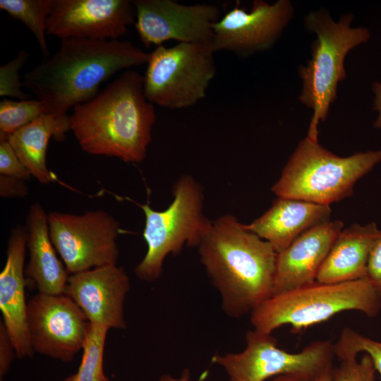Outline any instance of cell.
I'll return each mask as SVG.
<instances>
[{
    "label": "cell",
    "mask_w": 381,
    "mask_h": 381,
    "mask_svg": "<svg viewBox=\"0 0 381 381\" xmlns=\"http://www.w3.org/2000/svg\"><path fill=\"white\" fill-rule=\"evenodd\" d=\"M212 44L179 43L157 46L149 53L143 75L147 99L161 107L178 109L202 99L216 73Z\"/></svg>",
    "instance_id": "8"
},
{
    "label": "cell",
    "mask_w": 381,
    "mask_h": 381,
    "mask_svg": "<svg viewBox=\"0 0 381 381\" xmlns=\"http://www.w3.org/2000/svg\"><path fill=\"white\" fill-rule=\"evenodd\" d=\"M27 315L34 351L67 363L83 349L90 322L65 294L38 293L28 302Z\"/></svg>",
    "instance_id": "11"
},
{
    "label": "cell",
    "mask_w": 381,
    "mask_h": 381,
    "mask_svg": "<svg viewBox=\"0 0 381 381\" xmlns=\"http://www.w3.org/2000/svg\"><path fill=\"white\" fill-rule=\"evenodd\" d=\"M334 344L314 341L301 351L289 353L278 347L272 335L255 329L246 334V347L239 353L214 354L213 363L226 371L229 381H265L283 375H296L315 380L333 366Z\"/></svg>",
    "instance_id": "9"
},
{
    "label": "cell",
    "mask_w": 381,
    "mask_h": 381,
    "mask_svg": "<svg viewBox=\"0 0 381 381\" xmlns=\"http://www.w3.org/2000/svg\"><path fill=\"white\" fill-rule=\"evenodd\" d=\"M0 174L25 181L32 176L7 138H0Z\"/></svg>",
    "instance_id": "28"
},
{
    "label": "cell",
    "mask_w": 381,
    "mask_h": 381,
    "mask_svg": "<svg viewBox=\"0 0 381 381\" xmlns=\"http://www.w3.org/2000/svg\"><path fill=\"white\" fill-rule=\"evenodd\" d=\"M334 348L335 356L339 361L357 358L361 353L369 355L381 378V341L368 337L353 329L345 327L334 344Z\"/></svg>",
    "instance_id": "25"
},
{
    "label": "cell",
    "mask_w": 381,
    "mask_h": 381,
    "mask_svg": "<svg viewBox=\"0 0 381 381\" xmlns=\"http://www.w3.org/2000/svg\"><path fill=\"white\" fill-rule=\"evenodd\" d=\"M46 113L38 99L16 101L4 99L0 102V138L9 135Z\"/></svg>",
    "instance_id": "24"
},
{
    "label": "cell",
    "mask_w": 381,
    "mask_h": 381,
    "mask_svg": "<svg viewBox=\"0 0 381 381\" xmlns=\"http://www.w3.org/2000/svg\"><path fill=\"white\" fill-rule=\"evenodd\" d=\"M16 351L8 332L0 322V379L4 378L7 373L14 358Z\"/></svg>",
    "instance_id": "30"
},
{
    "label": "cell",
    "mask_w": 381,
    "mask_h": 381,
    "mask_svg": "<svg viewBox=\"0 0 381 381\" xmlns=\"http://www.w3.org/2000/svg\"><path fill=\"white\" fill-rule=\"evenodd\" d=\"M109 329L90 323L83 347V356L78 371V381H110L104 374L103 357L106 337Z\"/></svg>",
    "instance_id": "23"
},
{
    "label": "cell",
    "mask_w": 381,
    "mask_h": 381,
    "mask_svg": "<svg viewBox=\"0 0 381 381\" xmlns=\"http://www.w3.org/2000/svg\"><path fill=\"white\" fill-rule=\"evenodd\" d=\"M135 23L143 45L179 43L212 44V25L219 20L218 7L207 4L183 5L172 0H134Z\"/></svg>",
    "instance_id": "13"
},
{
    "label": "cell",
    "mask_w": 381,
    "mask_h": 381,
    "mask_svg": "<svg viewBox=\"0 0 381 381\" xmlns=\"http://www.w3.org/2000/svg\"><path fill=\"white\" fill-rule=\"evenodd\" d=\"M343 227L339 220L323 222L303 233L277 253L272 296L315 282Z\"/></svg>",
    "instance_id": "17"
},
{
    "label": "cell",
    "mask_w": 381,
    "mask_h": 381,
    "mask_svg": "<svg viewBox=\"0 0 381 381\" xmlns=\"http://www.w3.org/2000/svg\"><path fill=\"white\" fill-rule=\"evenodd\" d=\"M28 189L25 180L1 175L0 195L5 198L25 197Z\"/></svg>",
    "instance_id": "31"
},
{
    "label": "cell",
    "mask_w": 381,
    "mask_h": 381,
    "mask_svg": "<svg viewBox=\"0 0 381 381\" xmlns=\"http://www.w3.org/2000/svg\"><path fill=\"white\" fill-rule=\"evenodd\" d=\"M135 12L129 0H55L46 31L61 40H118L134 23Z\"/></svg>",
    "instance_id": "14"
},
{
    "label": "cell",
    "mask_w": 381,
    "mask_h": 381,
    "mask_svg": "<svg viewBox=\"0 0 381 381\" xmlns=\"http://www.w3.org/2000/svg\"><path fill=\"white\" fill-rule=\"evenodd\" d=\"M381 162V150L339 157L318 140L302 139L271 190L278 198L329 205L349 196L356 181Z\"/></svg>",
    "instance_id": "6"
},
{
    "label": "cell",
    "mask_w": 381,
    "mask_h": 381,
    "mask_svg": "<svg viewBox=\"0 0 381 381\" xmlns=\"http://www.w3.org/2000/svg\"><path fill=\"white\" fill-rule=\"evenodd\" d=\"M69 118L85 152L138 163L146 157L156 114L144 94L143 75L126 70L91 100L75 106Z\"/></svg>",
    "instance_id": "3"
},
{
    "label": "cell",
    "mask_w": 381,
    "mask_h": 381,
    "mask_svg": "<svg viewBox=\"0 0 381 381\" xmlns=\"http://www.w3.org/2000/svg\"><path fill=\"white\" fill-rule=\"evenodd\" d=\"M130 290L126 270L117 265L92 268L69 276L64 293L91 324L126 329L123 306Z\"/></svg>",
    "instance_id": "15"
},
{
    "label": "cell",
    "mask_w": 381,
    "mask_h": 381,
    "mask_svg": "<svg viewBox=\"0 0 381 381\" xmlns=\"http://www.w3.org/2000/svg\"><path fill=\"white\" fill-rule=\"evenodd\" d=\"M61 381H78L75 374L71 375Z\"/></svg>",
    "instance_id": "36"
},
{
    "label": "cell",
    "mask_w": 381,
    "mask_h": 381,
    "mask_svg": "<svg viewBox=\"0 0 381 381\" xmlns=\"http://www.w3.org/2000/svg\"><path fill=\"white\" fill-rule=\"evenodd\" d=\"M334 366H332L323 373H322L318 377H317L313 381H333L332 379V369Z\"/></svg>",
    "instance_id": "35"
},
{
    "label": "cell",
    "mask_w": 381,
    "mask_h": 381,
    "mask_svg": "<svg viewBox=\"0 0 381 381\" xmlns=\"http://www.w3.org/2000/svg\"><path fill=\"white\" fill-rule=\"evenodd\" d=\"M29 58L28 53L21 50L17 56L0 67V96L28 99L31 95L23 90V83L20 80L19 71Z\"/></svg>",
    "instance_id": "26"
},
{
    "label": "cell",
    "mask_w": 381,
    "mask_h": 381,
    "mask_svg": "<svg viewBox=\"0 0 381 381\" xmlns=\"http://www.w3.org/2000/svg\"><path fill=\"white\" fill-rule=\"evenodd\" d=\"M357 310L374 318L381 296L366 279L341 283H313L271 296L250 313L253 329L272 334L288 325L300 333L343 311Z\"/></svg>",
    "instance_id": "4"
},
{
    "label": "cell",
    "mask_w": 381,
    "mask_h": 381,
    "mask_svg": "<svg viewBox=\"0 0 381 381\" xmlns=\"http://www.w3.org/2000/svg\"><path fill=\"white\" fill-rule=\"evenodd\" d=\"M353 18L347 13L336 22L325 9L311 11L304 17L306 30L317 37L310 60L298 68L302 80L298 99L313 111L307 133L311 139L318 140L319 123L326 120L337 99L338 85L346 78V56L370 37L367 28L351 26Z\"/></svg>",
    "instance_id": "5"
},
{
    "label": "cell",
    "mask_w": 381,
    "mask_h": 381,
    "mask_svg": "<svg viewBox=\"0 0 381 381\" xmlns=\"http://www.w3.org/2000/svg\"><path fill=\"white\" fill-rule=\"evenodd\" d=\"M28 239L27 227L13 229L8 241L6 260L0 274V310L3 324L11 338L16 357H31L34 351L28 327L24 262Z\"/></svg>",
    "instance_id": "16"
},
{
    "label": "cell",
    "mask_w": 381,
    "mask_h": 381,
    "mask_svg": "<svg viewBox=\"0 0 381 381\" xmlns=\"http://www.w3.org/2000/svg\"><path fill=\"white\" fill-rule=\"evenodd\" d=\"M148 56L129 41L62 39L55 54L24 74L23 87L46 113L66 115L71 107L94 98L119 71L147 64Z\"/></svg>",
    "instance_id": "1"
},
{
    "label": "cell",
    "mask_w": 381,
    "mask_h": 381,
    "mask_svg": "<svg viewBox=\"0 0 381 381\" xmlns=\"http://www.w3.org/2000/svg\"><path fill=\"white\" fill-rule=\"evenodd\" d=\"M366 279L381 296V230L369 256Z\"/></svg>",
    "instance_id": "29"
},
{
    "label": "cell",
    "mask_w": 381,
    "mask_h": 381,
    "mask_svg": "<svg viewBox=\"0 0 381 381\" xmlns=\"http://www.w3.org/2000/svg\"><path fill=\"white\" fill-rule=\"evenodd\" d=\"M380 230L375 222L353 224L334 241L317 277L322 283H341L366 278L369 256Z\"/></svg>",
    "instance_id": "20"
},
{
    "label": "cell",
    "mask_w": 381,
    "mask_h": 381,
    "mask_svg": "<svg viewBox=\"0 0 381 381\" xmlns=\"http://www.w3.org/2000/svg\"><path fill=\"white\" fill-rule=\"evenodd\" d=\"M71 130L69 116L44 113L8 136V140L23 165L41 183L48 184L56 176L47 166V150L51 138L65 139Z\"/></svg>",
    "instance_id": "21"
},
{
    "label": "cell",
    "mask_w": 381,
    "mask_h": 381,
    "mask_svg": "<svg viewBox=\"0 0 381 381\" xmlns=\"http://www.w3.org/2000/svg\"><path fill=\"white\" fill-rule=\"evenodd\" d=\"M173 195L172 202L162 211L138 204L145 216L143 235L147 250L135 273L143 281L159 279L166 257L179 254L185 244L198 247L211 226L202 211V188L195 179L189 175L180 177L174 185Z\"/></svg>",
    "instance_id": "7"
},
{
    "label": "cell",
    "mask_w": 381,
    "mask_h": 381,
    "mask_svg": "<svg viewBox=\"0 0 381 381\" xmlns=\"http://www.w3.org/2000/svg\"><path fill=\"white\" fill-rule=\"evenodd\" d=\"M198 248L228 316L250 313L272 296L277 253L235 216L227 214L212 221Z\"/></svg>",
    "instance_id": "2"
},
{
    "label": "cell",
    "mask_w": 381,
    "mask_h": 381,
    "mask_svg": "<svg viewBox=\"0 0 381 381\" xmlns=\"http://www.w3.org/2000/svg\"><path fill=\"white\" fill-rule=\"evenodd\" d=\"M376 370L369 355L363 353L361 358L340 360L339 365L333 367V381H376Z\"/></svg>",
    "instance_id": "27"
},
{
    "label": "cell",
    "mask_w": 381,
    "mask_h": 381,
    "mask_svg": "<svg viewBox=\"0 0 381 381\" xmlns=\"http://www.w3.org/2000/svg\"><path fill=\"white\" fill-rule=\"evenodd\" d=\"M294 12L289 0L272 4L255 0L250 11L235 6L213 24L212 48L241 57L267 50L279 39Z\"/></svg>",
    "instance_id": "12"
},
{
    "label": "cell",
    "mask_w": 381,
    "mask_h": 381,
    "mask_svg": "<svg viewBox=\"0 0 381 381\" xmlns=\"http://www.w3.org/2000/svg\"><path fill=\"white\" fill-rule=\"evenodd\" d=\"M372 90L375 94L373 110L378 113L373 126L376 128H381V82L373 83Z\"/></svg>",
    "instance_id": "32"
},
{
    "label": "cell",
    "mask_w": 381,
    "mask_h": 381,
    "mask_svg": "<svg viewBox=\"0 0 381 381\" xmlns=\"http://www.w3.org/2000/svg\"><path fill=\"white\" fill-rule=\"evenodd\" d=\"M55 0H0V9L21 21L34 35L44 59L50 56L45 38L47 20Z\"/></svg>",
    "instance_id": "22"
},
{
    "label": "cell",
    "mask_w": 381,
    "mask_h": 381,
    "mask_svg": "<svg viewBox=\"0 0 381 381\" xmlns=\"http://www.w3.org/2000/svg\"><path fill=\"white\" fill-rule=\"evenodd\" d=\"M29 262L25 274L40 294H64L68 272L58 258L52 242L48 214L38 202L32 204L27 217Z\"/></svg>",
    "instance_id": "19"
},
{
    "label": "cell",
    "mask_w": 381,
    "mask_h": 381,
    "mask_svg": "<svg viewBox=\"0 0 381 381\" xmlns=\"http://www.w3.org/2000/svg\"><path fill=\"white\" fill-rule=\"evenodd\" d=\"M270 381H312L307 377L296 375H283L273 377Z\"/></svg>",
    "instance_id": "34"
},
{
    "label": "cell",
    "mask_w": 381,
    "mask_h": 381,
    "mask_svg": "<svg viewBox=\"0 0 381 381\" xmlns=\"http://www.w3.org/2000/svg\"><path fill=\"white\" fill-rule=\"evenodd\" d=\"M330 214L329 205L278 198L265 213L244 226L279 253L307 230L329 221Z\"/></svg>",
    "instance_id": "18"
},
{
    "label": "cell",
    "mask_w": 381,
    "mask_h": 381,
    "mask_svg": "<svg viewBox=\"0 0 381 381\" xmlns=\"http://www.w3.org/2000/svg\"><path fill=\"white\" fill-rule=\"evenodd\" d=\"M48 225L52 242L68 273L117 264L120 224L107 212H52Z\"/></svg>",
    "instance_id": "10"
},
{
    "label": "cell",
    "mask_w": 381,
    "mask_h": 381,
    "mask_svg": "<svg viewBox=\"0 0 381 381\" xmlns=\"http://www.w3.org/2000/svg\"><path fill=\"white\" fill-rule=\"evenodd\" d=\"M190 373L188 369H185L180 377L176 378L170 375L164 374L162 375L159 381H190Z\"/></svg>",
    "instance_id": "33"
}]
</instances>
